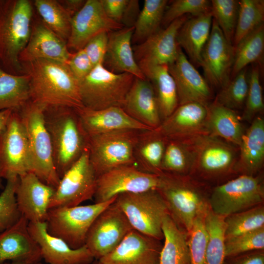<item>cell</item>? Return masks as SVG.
<instances>
[{
    "label": "cell",
    "mask_w": 264,
    "mask_h": 264,
    "mask_svg": "<svg viewBox=\"0 0 264 264\" xmlns=\"http://www.w3.org/2000/svg\"><path fill=\"white\" fill-rule=\"evenodd\" d=\"M108 42V32H102L91 38L83 48L93 66L103 64Z\"/></svg>",
    "instance_id": "51"
},
{
    "label": "cell",
    "mask_w": 264,
    "mask_h": 264,
    "mask_svg": "<svg viewBox=\"0 0 264 264\" xmlns=\"http://www.w3.org/2000/svg\"><path fill=\"white\" fill-rule=\"evenodd\" d=\"M240 147L239 158L234 171L242 175L254 176L262 168L264 159V120L256 117L245 132Z\"/></svg>",
    "instance_id": "30"
},
{
    "label": "cell",
    "mask_w": 264,
    "mask_h": 264,
    "mask_svg": "<svg viewBox=\"0 0 264 264\" xmlns=\"http://www.w3.org/2000/svg\"><path fill=\"white\" fill-rule=\"evenodd\" d=\"M234 48L231 79L250 64L261 66L264 52V24L243 38Z\"/></svg>",
    "instance_id": "36"
},
{
    "label": "cell",
    "mask_w": 264,
    "mask_h": 264,
    "mask_svg": "<svg viewBox=\"0 0 264 264\" xmlns=\"http://www.w3.org/2000/svg\"><path fill=\"white\" fill-rule=\"evenodd\" d=\"M260 68V66L257 65L252 67L248 74V88L242 119L248 122H252L264 109Z\"/></svg>",
    "instance_id": "47"
},
{
    "label": "cell",
    "mask_w": 264,
    "mask_h": 264,
    "mask_svg": "<svg viewBox=\"0 0 264 264\" xmlns=\"http://www.w3.org/2000/svg\"><path fill=\"white\" fill-rule=\"evenodd\" d=\"M235 48L213 18L210 34L201 54L204 78L211 86L220 89L230 81Z\"/></svg>",
    "instance_id": "15"
},
{
    "label": "cell",
    "mask_w": 264,
    "mask_h": 264,
    "mask_svg": "<svg viewBox=\"0 0 264 264\" xmlns=\"http://www.w3.org/2000/svg\"><path fill=\"white\" fill-rule=\"evenodd\" d=\"M28 228L40 247L43 259L48 264H90L95 260L86 245L73 249L49 234L45 221L29 222Z\"/></svg>",
    "instance_id": "23"
},
{
    "label": "cell",
    "mask_w": 264,
    "mask_h": 264,
    "mask_svg": "<svg viewBox=\"0 0 264 264\" xmlns=\"http://www.w3.org/2000/svg\"><path fill=\"white\" fill-rule=\"evenodd\" d=\"M135 77L129 73H115L103 64L79 82L80 95L84 107L100 110L111 107L122 108Z\"/></svg>",
    "instance_id": "5"
},
{
    "label": "cell",
    "mask_w": 264,
    "mask_h": 264,
    "mask_svg": "<svg viewBox=\"0 0 264 264\" xmlns=\"http://www.w3.org/2000/svg\"><path fill=\"white\" fill-rule=\"evenodd\" d=\"M211 12V0H175L165 10L162 24L166 27L184 15L197 16Z\"/></svg>",
    "instance_id": "49"
},
{
    "label": "cell",
    "mask_w": 264,
    "mask_h": 264,
    "mask_svg": "<svg viewBox=\"0 0 264 264\" xmlns=\"http://www.w3.org/2000/svg\"><path fill=\"white\" fill-rule=\"evenodd\" d=\"M114 202L133 229L157 240L163 239L162 222L170 213L164 198L157 190L121 194Z\"/></svg>",
    "instance_id": "7"
},
{
    "label": "cell",
    "mask_w": 264,
    "mask_h": 264,
    "mask_svg": "<svg viewBox=\"0 0 264 264\" xmlns=\"http://www.w3.org/2000/svg\"><path fill=\"white\" fill-rule=\"evenodd\" d=\"M225 259V264H264V252L254 250Z\"/></svg>",
    "instance_id": "53"
},
{
    "label": "cell",
    "mask_w": 264,
    "mask_h": 264,
    "mask_svg": "<svg viewBox=\"0 0 264 264\" xmlns=\"http://www.w3.org/2000/svg\"><path fill=\"white\" fill-rule=\"evenodd\" d=\"M167 0H145L134 25L132 43L139 44L160 29Z\"/></svg>",
    "instance_id": "37"
},
{
    "label": "cell",
    "mask_w": 264,
    "mask_h": 264,
    "mask_svg": "<svg viewBox=\"0 0 264 264\" xmlns=\"http://www.w3.org/2000/svg\"><path fill=\"white\" fill-rule=\"evenodd\" d=\"M33 1L0 0V66L23 75L19 57L29 39L34 13Z\"/></svg>",
    "instance_id": "3"
},
{
    "label": "cell",
    "mask_w": 264,
    "mask_h": 264,
    "mask_svg": "<svg viewBox=\"0 0 264 264\" xmlns=\"http://www.w3.org/2000/svg\"><path fill=\"white\" fill-rule=\"evenodd\" d=\"M225 218L215 214L208 206L204 218L208 239L204 264H223L225 259Z\"/></svg>",
    "instance_id": "39"
},
{
    "label": "cell",
    "mask_w": 264,
    "mask_h": 264,
    "mask_svg": "<svg viewBox=\"0 0 264 264\" xmlns=\"http://www.w3.org/2000/svg\"><path fill=\"white\" fill-rule=\"evenodd\" d=\"M109 18L125 27L133 26L140 12L137 0H100Z\"/></svg>",
    "instance_id": "46"
},
{
    "label": "cell",
    "mask_w": 264,
    "mask_h": 264,
    "mask_svg": "<svg viewBox=\"0 0 264 264\" xmlns=\"http://www.w3.org/2000/svg\"><path fill=\"white\" fill-rule=\"evenodd\" d=\"M225 240L264 227L262 204L236 213L224 219Z\"/></svg>",
    "instance_id": "42"
},
{
    "label": "cell",
    "mask_w": 264,
    "mask_h": 264,
    "mask_svg": "<svg viewBox=\"0 0 264 264\" xmlns=\"http://www.w3.org/2000/svg\"><path fill=\"white\" fill-rule=\"evenodd\" d=\"M124 26L109 18L100 0H87L83 8L72 18L71 31L67 41L70 52L83 49L93 37L102 32H110Z\"/></svg>",
    "instance_id": "18"
},
{
    "label": "cell",
    "mask_w": 264,
    "mask_h": 264,
    "mask_svg": "<svg viewBox=\"0 0 264 264\" xmlns=\"http://www.w3.org/2000/svg\"><path fill=\"white\" fill-rule=\"evenodd\" d=\"M28 223L21 216L14 224L0 233V264L8 261L34 263L43 260L40 247L29 232Z\"/></svg>",
    "instance_id": "25"
},
{
    "label": "cell",
    "mask_w": 264,
    "mask_h": 264,
    "mask_svg": "<svg viewBox=\"0 0 264 264\" xmlns=\"http://www.w3.org/2000/svg\"><path fill=\"white\" fill-rule=\"evenodd\" d=\"M239 11V0H212L211 13L226 40L233 44Z\"/></svg>",
    "instance_id": "44"
},
{
    "label": "cell",
    "mask_w": 264,
    "mask_h": 264,
    "mask_svg": "<svg viewBox=\"0 0 264 264\" xmlns=\"http://www.w3.org/2000/svg\"><path fill=\"white\" fill-rule=\"evenodd\" d=\"M190 142L194 155L192 167L210 176L234 170L238 159L233 145L208 133L192 137Z\"/></svg>",
    "instance_id": "17"
},
{
    "label": "cell",
    "mask_w": 264,
    "mask_h": 264,
    "mask_svg": "<svg viewBox=\"0 0 264 264\" xmlns=\"http://www.w3.org/2000/svg\"><path fill=\"white\" fill-rule=\"evenodd\" d=\"M168 67L176 87L179 105L189 102L209 105L212 99L210 86L180 47L176 59Z\"/></svg>",
    "instance_id": "19"
},
{
    "label": "cell",
    "mask_w": 264,
    "mask_h": 264,
    "mask_svg": "<svg viewBox=\"0 0 264 264\" xmlns=\"http://www.w3.org/2000/svg\"><path fill=\"white\" fill-rule=\"evenodd\" d=\"M168 138L156 129L142 131L134 150L135 165L141 170L161 175V166Z\"/></svg>",
    "instance_id": "31"
},
{
    "label": "cell",
    "mask_w": 264,
    "mask_h": 264,
    "mask_svg": "<svg viewBox=\"0 0 264 264\" xmlns=\"http://www.w3.org/2000/svg\"><path fill=\"white\" fill-rule=\"evenodd\" d=\"M192 16L187 15L160 29L142 43L133 47L134 58L139 67L167 65L176 59L179 46L176 37L185 22Z\"/></svg>",
    "instance_id": "16"
},
{
    "label": "cell",
    "mask_w": 264,
    "mask_h": 264,
    "mask_svg": "<svg viewBox=\"0 0 264 264\" xmlns=\"http://www.w3.org/2000/svg\"><path fill=\"white\" fill-rule=\"evenodd\" d=\"M72 53L67 43L44 23L35 10L29 39L20 55V62L43 59L67 64Z\"/></svg>",
    "instance_id": "21"
},
{
    "label": "cell",
    "mask_w": 264,
    "mask_h": 264,
    "mask_svg": "<svg viewBox=\"0 0 264 264\" xmlns=\"http://www.w3.org/2000/svg\"><path fill=\"white\" fill-rule=\"evenodd\" d=\"M162 229L164 242L159 264H191L186 235L170 214L164 217Z\"/></svg>",
    "instance_id": "34"
},
{
    "label": "cell",
    "mask_w": 264,
    "mask_h": 264,
    "mask_svg": "<svg viewBox=\"0 0 264 264\" xmlns=\"http://www.w3.org/2000/svg\"><path fill=\"white\" fill-rule=\"evenodd\" d=\"M247 67L239 72L217 95L214 103L234 110L243 109L248 91Z\"/></svg>",
    "instance_id": "43"
},
{
    "label": "cell",
    "mask_w": 264,
    "mask_h": 264,
    "mask_svg": "<svg viewBox=\"0 0 264 264\" xmlns=\"http://www.w3.org/2000/svg\"><path fill=\"white\" fill-rule=\"evenodd\" d=\"M92 264H103L102 263H101L100 261L96 260L95 261H94Z\"/></svg>",
    "instance_id": "57"
},
{
    "label": "cell",
    "mask_w": 264,
    "mask_h": 264,
    "mask_svg": "<svg viewBox=\"0 0 264 264\" xmlns=\"http://www.w3.org/2000/svg\"><path fill=\"white\" fill-rule=\"evenodd\" d=\"M20 63L29 79L31 101L45 106L84 107L79 83L67 64L43 59Z\"/></svg>",
    "instance_id": "1"
},
{
    "label": "cell",
    "mask_w": 264,
    "mask_h": 264,
    "mask_svg": "<svg viewBox=\"0 0 264 264\" xmlns=\"http://www.w3.org/2000/svg\"><path fill=\"white\" fill-rule=\"evenodd\" d=\"M13 110H5L0 111V133L2 131ZM3 187L2 178L0 175V188Z\"/></svg>",
    "instance_id": "55"
},
{
    "label": "cell",
    "mask_w": 264,
    "mask_h": 264,
    "mask_svg": "<svg viewBox=\"0 0 264 264\" xmlns=\"http://www.w3.org/2000/svg\"><path fill=\"white\" fill-rule=\"evenodd\" d=\"M264 21V0H239V11L233 45L235 47L245 36Z\"/></svg>",
    "instance_id": "41"
},
{
    "label": "cell",
    "mask_w": 264,
    "mask_h": 264,
    "mask_svg": "<svg viewBox=\"0 0 264 264\" xmlns=\"http://www.w3.org/2000/svg\"><path fill=\"white\" fill-rule=\"evenodd\" d=\"M31 172L28 141L18 110H13L0 133V175L2 179Z\"/></svg>",
    "instance_id": "11"
},
{
    "label": "cell",
    "mask_w": 264,
    "mask_h": 264,
    "mask_svg": "<svg viewBox=\"0 0 264 264\" xmlns=\"http://www.w3.org/2000/svg\"><path fill=\"white\" fill-rule=\"evenodd\" d=\"M19 177L6 180V184L0 195V233L14 224L21 217L16 198Z\"/></svg>",
    "instance_id": "45"
},
{
    "label": "cell",
    "mask_w": 264,
    "mask_h": 264,
    "mask_svg": "<svg viewBox=\"0 0 264 264\" xmlns=\"http://www.w3.org/2000/svg\"><path fill=\"white\" fill-rule=\"evenodd\" d=\"M193 151L190 139H168L162 163L163 172L180 175L192 168Z\"/></svg>",
    "instance_id": "40"
},
{
    "label": "cell",
    "mask_w": 264,
    "mask_h": 264,
    "mask_svg": "<svg viewBox=\"0 0 264 264\" xmlns=\"http://www.w3.org/2000/svg\"><path fill=\"white\" fill-rule=\"evenodd\" d=\"M142 131H120L89 136V159L97 177L113 169L135 165L134 147Z\"/></svg>",
    "instance_id": "8"
},
{
    "label": "cell",
    "mask_w": 264,
    "mask_h": 264,
    "mask_svg": "<svg viewBox=\"0 0 264 264\" xmlns=\"http://www.w3.org/2000/svg\"><path fill=\"white\" fill-rule=\"evenodd\" d=\"M96 182L88 149L60 178L49 209L75 206L91 199L95 193Z\"/></svg>",
    "instance_id": "12"
},
{
    "label": "cell",
    "mask_w": 264,
    "mask_h": 264,
    "mask_svg": "<svg viewBox=\"0 0 264 264\" xmlns=\"http://www.w3.org/2000/svg\"><path fill=\"white\" fill-rule=\"evenodd\" d=\"M67 65L78 83L88 75L94 67L83 49L72 52Z\"/></svg>",
    "instance_id": "52"
},
{
    "label": "cell",
    "mask_w": 264,
    "mask_h": 264,
    "mask_svg": "<svg viewBox=\"0 0 264 264\" xmlns=\"http://www.w3.org/2000/svg\"><path fill=\"white\" fill-rule=\"evenodd\" d=\"M63 8L73 17L84 6L87 0H58Z\"/></svg>",
    "instance_id": "54"
},
{
    "label": "cell",
    "mask_w": 264,
    "mask_h": 264,
    "mask_svg": "<svg viewBox=\"0 0 264 264\" xmlns=\"http://www.w3.org/2000/svg\"><path fill=\"white\" fill-rule=\"evenodd\" d=\"M212 20L211 12L190 16L178 31L177 44L194 66H201V54L210 34Z\"/></svg>",
    "instance_id": "29"
},
{
    "label": "cell",
    "mask_w": 264,
    "mask_h": 264,
    "mask_svg": "<svg viewBox=\"0 0 264 264\" xmlns=\"http://www.w3.org/2000/svg\"><path fill=\"white\" fill-rule=\"evenodd\" d=\"M264 249V227L225 240V256Z\"/></svg>",
    "instance_id": "48"
},
{
    "label": "cell",
    "mask_w": 264,
    "mask_h": 264,
    "mask_svg": "<svg viewBox=\"0 0 264 264\" xmlns=\"http://www.w3.org/2000/svg\"><path fill=\"white\" fill-rule=\"evenodd\" d=\"M161 180V175L144 172L135 165L113 169L97 177L95 203L107 201L123 193L157 190Z\"/></svg>",
    "instance_id": "13"
},
{
    "label": "cell",
    "mask_w": 264,
    "mask_h": 264,
    "mask_svg": "<svg viewBox=\"0 0 264 264\" xmlns=\"http://www.w3.org/2000/svg\"><path fill=\"white\" fill-rule=\"evenodd\" d=\"M55 191L32 172L19 176L16 198L21 215L29 222L45 221Z\"/></svg>",
    "instance_id": "22"
},
{
    "label": "cell",
    "mask_w": 264,
    "mask_h": 264,
    "mask_svg": "<svg viewBox=\"0 0 264 264\" xmlns=\"http://www.w3.org/2000/svg\"><path fill=\"white\" fill-rule=\"evenodd\" d=\"M132 118L152 129L162 123L153 87L147 79L135 77L122 107Z\"/></svg>",
    "instance_id": "27"
},
{
    "label": "cell",
    "mask_w": 264,
    "mask_h": 264,
    "mask_svg": "<svg viewBox=\"0 0 264 264\" xmlns=\"http://www.w3.org/2000/svg\"><path fill=\"white\" fill-rule=\"evenodd\" d=\"M134 26L123 27L108 33L104 66L115 73H127L135 77L146 79L134 58L132 43Z\"/></svg>",
    "instance_id": "28"
},
{
    "label": "cell",
    "mask_w": 264,
    "mask_h": 264,
    "mask_svg": "<svg viewBox=\"0 0 264 264\" xmlns=\"http://www.w3.org/2000/svg\"><path fill=\"white\" fill-rule=\"evenodd\" d=\"M207 133L239 146L244 132L236 111L214 102L207 106Z\"/></svg>",
    "instance_id": "33"
},
{
    "label": "cell",
    "mask_w": 264,
    "mask_h": 264,
    "mask_svg": "<svg viewBox=\"0 0 264 264\" xmlns=\"http://www.w3.org/2000/svg\"><path fill=\"white\" fill-rule=\"evenodd\" d=\"M140 68L153 87L162 122L179 105L175 81L167 65L144 66Z\"/></svg>",
    "instance_id": "32"
},
{
    "label": "cell",
    "mask_w": 264,
    "mask_h": 264,
    "mask_svg": "<svg viewBox=\"0 0 264 264\" xmlns=\"http://www.w3.org/2000/svg\"><path fill=\"white\" fill-rule=\"evenodd\" d=\"M30 100L28 76L10 74L0 66V111L18 110Z\"/></svg>",
    "instance_id": "35"
},
{
    "label": "cell",
    "mask_w": 264,
    "mask_h": 264,
    "mask_svg": "<svg viewBox=\"0 0 264 264\" xmlns=\"http://www.w3.org/2000/svg\"><path fill=\"white\" fill-rule=\"evenodd\" d=\"M264 198V187L259 178L242 175L216 187L208 205L215 214L226 217L262 204Z\"/></svg>",
    "instance_id": "10"
},
{
    "label": "cell",
    "mask_w": 264,
    "mask_h": 264,
    "mask_svg": "<svg viewBox=\"0 0 264 264\" xmlns=\"http://www.w3.org/2000/svg\"><path fill=\"white\" fill-rule=\"evenodd\" d=\"M160 241L132 229L111 252L99 259L103 264H159Z\"/></svg>",
    "instance_id": "20"
},
{
    "label": "cell",
    "mask_w": 264,
    "mask_h": 264,
    "mask_svg": "<svg viewBox=\"0 0 264 264\" xmlns=\"http://www.w3.org/2000/svg\"><path fill=\"white\" fill-rule=\"evenodd\" d=\"M206 212L196 219L188 233L191 264H204L208 239L204 221Z\"/></svg>",
    "instance_id": "50"
},
{
    "label": "cell",
    "mask_w": 264,
    "mask_h": 264,
    "mask_svg": "<svg viewBox=\"0 0 264 264\" xmlns=\"http://www.w3.org/2000/svg\"><path fill=\"white\" fill-rule=\"evenodd\" d=\"M45 107L30 100L17 110L26 134L31 172L44 183L56 188L60 178L54 164L51 141L44 124Z\"/></svg>",
    "instance_id": "4"
},
{
    "label": "cell",
    "mask_w": 264,
    "mask_h": 264,
    "mask_svg": "<svg viewBox=\"0 0 264 264\" xmlns=\"http://www.w3.org/2000/svg\"><path fill=\"white\" fill-rule=\"evenodd\" d=\"M44 117L51 141L54 164L61 178L88 149L89 136L74 108L46 106Z\"/></svg>",
    "instance_id": "2"
},
{
    "label": "cell",
    "mask_w": 264,
    "mask_h": 264,
    "mask_svg": "<svg viewBox=\"0 0 264 264\" xmlns=\"http://www.w3.org/2000/svg\"><path fill=\"white\" fill-rule=\"evenodd\" d=\"M133 229L114 201L96 218L87 236L85 245L99 260L113 251Z\"/></svg>",
    "instance_id": "14"
},
{
    "label": "cell",
    "mask_w": 264,
    "mask_h": 264,
    "mask_svg": "<svg viewBox=\"0 0 264 264\" xmlns=\"http://www.w3.org/2000/svg\"><path fill=\"white\" fill-rule=\"evenodd\" d=\"M33 2L36 12L44 23L67 43L72 17L58 0H35Z\"/></svg>",
    "instance_id": "38"
},
{
    "label": "cell",
    "mask_w": 264,
    "mask_h": 264,
    "mask_svg": "<svg viewBox=\"0 0 264 264\" xmlns=\"http://www.w3.org/2000/svg\"><path fill=\"white\" fill-rule=\"evenodd\" d=\"M1 264H43L41 262L28 263V262H23L11 261L10 263H3Z\"/></svg>",
    "instance_id": "56"
},
{
    "label": "cell",
    "mask_w": 264,
    "mask_h": 264,
    "mask_svg": "<svg viewBox=\"0 0 264 264\" xmlns=\"http://www.w3.org/2000/svg\"><path fill=\"white\" fill-rule=\"evenodd\" d=\"M116 197L101 203L49 209L45 220L47 231L71 248H80L85 245L88 233L95 220Z\"/></svg>",
    "instance_id": "6"
},
{
    "label": "cell",
    "mask_w": 264,
    "mask_h": 264,
    "mask_svg": "<svg viewBox=\"0 0 264 264\" xmlns=\"http://www.w3.org/2000/svg\"><path fill=\"white\" fill-rule=\"evenodd\" d=\"M74 109L89 136L120 131L153 130L132 118L121 107L100 110L85 107Z\"/></svg>",
    "instance_id": "26"
},
{
    "label": "cell",
    "mask_w": 264,
    "mask_h": 264,
    "mask_svg": "<svg viewBox=\"0 0 264 264\" xmlns=\"http://www.w3.org/2000/svg\"><path fill=\"white\" fill-rule=\"evenodd\" d=\"M157 190L164 198L169 212L177 224L189 233L196 219L209 205L200 192L181 175L163 172Z\"/></svg>",
    "instance_id": "9"
},
{
    "label": "cell",
    "mask_w": 264,
    "mask_h": 264,
    "mask_svg": "<svg viewBox=\"0 0 264 264\" xmlns=\"http://www.w3.org/2000/svg\"><path fill=\"white\" fill-rule=\"evenodd\" d=\"M207 112V106L199 103L179 105L155 129L166 138L173 139L184 140L208 133Z\"/></svg>",
    "instance_id": "24"
}]
</instances>
